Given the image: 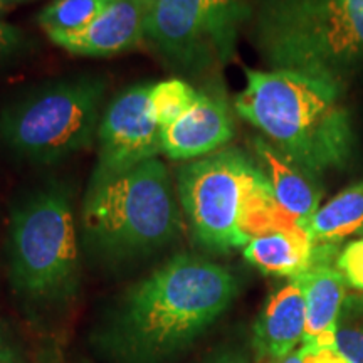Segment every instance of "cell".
I'll use <instances>...</instances> for the list:
<instances>
[{
    "label": "cell",
    "instance_id": "2",
    "mask_svg": "<svg viewBox=\"0 0 363 363\" xmlns=\"http://www.w3.org/2000/svg\"><path fill=\"white\" fill-rule=\"evenodd\" d=\"M235 110L310 174L343 167L353 147L340 83L289 69H246Z\"/></svg>",
    "mask_w": 363,
    "mask_h": 363
},
{
    "label": "cell",
    "instance_id": "9",
    "mask_svg": "<svg viewBox=\"0 0 363 363\" xmlns=\"http://www.w3.org/2000/svg\"><path fill=\"white\" fill-rule=\"evenodd\" d=\"M152 86H130L103 110L93 179L121 174L162 153V128L150 113Z\"/></svg>",
    "mask_w": 363,
    "mask_h": 363
},
{
    "label": "cell",
    "instance_id": "14",
    "mask_svg": "<svg viewBox=\"0 0 363 363\" xmlns=\"http://www.w3.org/2000/svg\"><path fill=\"white\" fill-rule=\"evenodd\" d=\"M252 148L256 163L269 182L278 207L294 224L301 225L320 208L321 190L310 172L284 157L266 138H254Z\"/></svg>",
    "mask_w": 363,
    "mask_h": 363
},
{
    "label": "cell",
    "instance_id": "3",
    "mask_svg": "<svg viewBox=\"0 0 363 363\" xmlns=\"http://www.w3.org/2000/svg\"><path fill=\"white\" fill-rule=\"evenodd\" d=\"M180 230L179 201L160 158L89 179L81 206V240L96 259L108 264L143 259L170 246Z\"/></svg>",
    "mask_w": 363,
    "mask_h": 363
},
{
    "label": "cell",
    "instance_id": "1",
    "mask_svg": "<svg viewBox=\"0 0 363 363\" xmlns=\"http://www.w3.org/2000/svg\"><path fill=\"white\" fill-rule=\"evenodd\" d=\"M238 289L227 267L177 254L126 289L94 342L110 362L169 363L224 315Z\"/></svg>",
    "mask_w": 363,
    "mask_h": 363
},
{
    "label": "cell",
    "instance_id": "20",
    "mask_svg": "<svg viewBox=\"0 0 363 363\" xmlns=\"http://www.w3.org/2000/svg\"><path fill=\"white\" fill-rule=\"evenodd\" d=\"M2 6V0H0ZM30 51L29 39L17 26L0 19V67L19 61Z\"/></svg>",
    "mask_w": 363,
    "mask_h": 363
},
{
    "label": "cell",
    "instance_id": "6",
    "mask_svg": "<svg viewBox=\"0 0 363 363\" xmlns=\"http://www.w3.org/2000/svg\"><path fill=\"white\" fill-rule=\"evenodd\" d=\"M108 83L72 74L24 91L0 110V148L21 162L54 165L96 142Z\"/></svg>",
    "mask_w": 363,
    "mask_h": 363
},
{
    "label": "cell",
    "instance_id": "10",
    "mask_svg": "<svg viewBox=\"0 0 363 363\" xmlns=\"http://www.w3.org/2000/svg\"><path fill=\"white\" fill-rule=\"evenodd\" d=\"M333 254L335 246L330 244L315 246L311 267L298 276L306 301V331L301 347L310 352L335 348L337 323L347 299V281L331 266Z\"/></svg>",
    "mask_w": 363,
    "mask_h": 363
},
{
    "label": "cell",
    "instance_id": "18",
    "mask_svg": "<svg viewBox=\"0 0 363 363\" xmlns=\"http://www.w3.org/2000/svg\"><path fill=\"white\" fill-rule=\"evenodd\" d=\"M199 94L201 91L190 86L187 81H162V83L153 84L150 91V113L162 130L169 128L185 113L192 110Z\"/></svg>",
    "mask_w": 363,
    "mask_h": 363
},
{
    "label": "cell",
    "instance_id": "25",
    "mask_svg": "<svg viewBox=\"0 0 363 363\" xmlns=\"http://www.w3.org/2000/svg\"><path fill=\"white\" fill-rule=\"evenodd\" d=\"M274 363H306V358H305V350L303 348H298V350H294L293 353H289L288 357H284L283 360H278Z\"/></svg>",
    "mask_w": 363,
    "mask_h": 363
},
{
    "label": "cell",
    "instance_id": "7",
    "mask_svg": "<svg viewBox=\"0 0 363 363\" xmlns=\"http://www.w3.org/2000/svg\"><path fill=\"white\" fill-rule=\"evenodd\" d=\"M269 189L256 160L238 148L197 158L177 172V197L194 240L214 252L246 246L244 217Z\"/></svg>",
    "mask_w": 363,
    "mask_h": 363
},
{
    "label": "cell",
    "instance_id": "15",
    "mask_svg": "<svg viewBox=\"0 0 363 363\" xmlns=\"http://www.w3.org/2000/svg\"><path fill=\"white\" fill-rule=\"evenodd\" d=\"M244 257L261 272L298 278L315 261V244L303 227L257 235L244 246Z\"/></svg>",
    "mask_w": 363,
    "mask_h": 363
},
{
    "label": "cell",
    "instance_id": "26",
    "mask_svg": "<svg viewBox=\"0 0 363 363\" xmlns=\"http://www.w3.org/2000/svg\"><path fill=\"white\" fill-rule=\"evenodd\" d=\"M13 2H21V0H13Z\"/></svg>",
    "mask_w": 363,
    "mask_h": 363
},
{
    "label": "cell",
    "instance_id": "13",
    "mask_svg": "<svg viewBox=\"0 0 363 363\" xmlns=\"http://www.w3.org/2000/svg\"><path fill=\"white\" fill-rule=\"evenodd\" d=\"M305 331V293L301 281L293 278L267 298L254 323V350L261 358H269L272 362L283 360L303 343Z\"/></svg>",
    "mask_w": 363,
    "mask_h": 363
},
{
    "label": "cell",
    "instance_id": "8",
    "mask_svg": "<svg viewBox=\"0 0 363 363\" xmlns=\"http://www.w3.org/2000/svg\"><path fill=\"white\" fill-rule=\"evenodd\" d=\"M239 0H147L145 39L177 71H199L233 45Z\"/></svg>",
    "mask_w": 363,
    "mask_h": 363
},
{
    "label": "cell",
    "instance_id": "21",
    "mask_svg": "<svg viewBox=\"0 0 363 363\" xmlns=\"http://www.w3.org/2000/svg\"><path fill=\"white\" fill-rule=\"evenodd\" d=\"M337 269L353 289L363 291V239L348 242L338 254Z\"/></svg>",
    "mask_w": 363,
    "mask_h": 363
},
{
    "label": "cell",
    "instance_id": "22",
    "mask_svg": "<svg viewBox=\"0 0 363 363\" xmlns=\"http://www.w3.org/2000/svg\"><path fill=\"white\" fill-rule=\"evenodd\" d=\"M202 363H256L249 357V353L239 348H222L214 355L206 358Z\"/></svg>",
    "mask_w": 363,
    "mask_h": 363
},
{
    "label": "cell",
    "instance_id": "12",
    "mask_svg": "<svg viewBox=\"0 0 363 363\" xmlns=\"http://www.w3.org/2000/svg\"><path fill=\"white\" fill-rule=\"evenodd\" d=\"M145 0H111L86 29L54 40L76 56H113L125 52L145 39Z\"/></svg>",
    "mask_w": 363,
    "mask_h": 363
},
{
    "label": "cell",
    "instance_id": "11",
    "mask_svg": "<svg viewBox=\"0 0 363 363\" xmlns=\"http://www.w3.org/2000/svg\"><path fill=\"white\" fill-rule=\"evenodd\" d=\"M233 136V116L224 98L201 91L192 110L162 130V153L172 160H197L212 155Z\"/></svg>",
    "mask_w": 363,
    "mask_h": 363
},
{
    "label": "cell",
    "instance_id": "27",
    "mask_svg": "<svg viewBox=\"0 0 363 363\" xmlns=\"http://www.w3.org/2000/svg\"><path fill=\"white\" fill-rule=\"evenodd\" d=\"M145 2H147V0H145Z\"/></svg>",
    "mask_w": 363,
    "mask_h": 363
},
{
    "label": "cell",
    "instance_id": "4",
    "mask_svg": "<svg viewBox=\"0 0 363 363\" xmlns=\"http://www.w3.org/2000/svg\"><path fill=\"white\" fill-rule=\"evenodd\" d=\"M6 256L9 283L24 301L61 308L78 296L81 252L65 182L48 180L13 206Z\"/></svg>",
    "mask_w": 363,
    "mask_h": 363
},
{
    "label": "cell",
    "instance_id": "5",
    "mask_svg": "<svg viewBox=\"0 0 363 363\" xmlns=\"http://www.w3.org/2000/svg\"><path fill=\"white\" fill-rule=\"evenodd\" d=\"M256 39L271 69L340 83L363 62V0H264Z\"/></svg>",
    "mask_w": 363,
    "mask_h": 363
},
{
    "label": "cell",
    "instance_id": "19",
    "mask_svg": "<svg viewBox=\"0 0 363 363\" xmlns=\"http://www.w3.org/2000/svg\"><path fill=\"white\" fill-rule=\"evenodd\" d=\"M335 348L350 363H363V294L345 299L338 318Z\"/></svg>",
    "mask_w": 363,
    "mask_h": 363
},
{
    "label": "cell",
    "instance_id": "17",
    "mask_svg": "<svg viewBox=\"0 0 363 363\" xmlns=\"http://www.w3.org/2000/svg\"><path fill=\"white\" fill-rule=\"evenodd\" d=\"M110 2L111 0H54L43 9L38 22L54 43L86 29Z\"/></svg>",
    "mask_w": 363,
    "mask_h": 363
},
{
    "label": "cell",
    "instance_id": "23",
    "mask_svg": "<svg viewBox=\"0 0 363 363\" xmlns=\"http://www.w3.org/2000/svg\"><path fill=\"white\" fill-rule=\"evenodd\" d=\"M303 350H305L306 363H350L335 348H325V350L316 352H310L306 348H303Z\"/></svg>",
    "mask_w": 363,
    "mask_h": 363
},
{
    "label": "cell",
    "instance_id": "16",
    "mask_svg": "<svg viewBox=\"0 0 363 363\" xmlns=\"http://www.w3.org/2000/svg\"><path fill=\"white\" fill-rule=\"evenodd\" d=\"M315 246L335 244L363 233V182L345 189L303 224Z\"/></svg>",
    "mask_w": 363,
    "mask_h": 363
},
{
    "label": "cell",
    "instance_id": "24",
    "mask_svg": "<svg viewBox=\"0 0 363 363\" xmlns=\"http://www.w3.org/2000/svg\"><path fill=\"white\" fill-rule=\"evenodd\" d=\"M0 363H22V358L0 323Z\"/></svg>",
    "mask_w": 363,
    "mask_h": 363
}]
</instances>
